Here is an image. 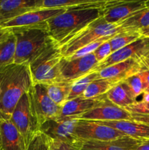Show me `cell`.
<instances>
[{
	"instance_id": "cell-1",
	"label": "cell",
	"mask_w": 149,
	"mask_h": 150,
	"mask_svg": "<svg viewBox=\"0 0 149 150\" xmlns=\"http://www.w3.org/2000/svg\"><path fill=\"white\" fill-rule=\"evenodd\" d=\"M33 85L28 63L0 67V114L10 120L18 102Z\"/></svg>"
},
{
	"instance_id": "cell-2",
	"label": "cell",
	"mask_w": 149,
	"mask_h": 150,
	"mask_svg": "<svg viewBox=\"0 0 149 150\" xmlns=\"http://www.w3.org/2000/svg\"><path fill=\"white\" fill-rule=\"evenodd\" d=\"M107 2L93 5L70 7L61 15L47 21L48 33L59 46L86 26L102 17V7Z\"/></svg>"
},
{
	"instance_id": "cell-3",
	"label": "cell",
	"mask_w": 149,
	"mask_h": 150,
	"mask_svg": "<svg viewBox=\"0 0 149 150\" xmlns=\"http://www.w3.org/2000/svg\"><path fill=\"white\" fill-rule=\"evenodd\" d=\"M15 37V64H29L53 42L48 33V24L8 29Z\"/></svg>"
},
{
	"instance_id": "cell-4",
	"label": "cell",
	"mask_w": 149,
	"mask_h": 150,
	"mask_svg": "<svg viewBox=\"0 0 149 150\" xmlns=\"http://www.w3.org/2000/svg\"><path fill=\"white\" fill-rule=\"evenodd\" d=\"M122 31L124 30L119 25L108 23L102 16L63 42L59 45L60 51L64 58H68L89 44L104 37L116 35Z\"/></svg>"
},
{
	"instance_id": "cell-5",
	"label": "cell",
	"mask_w": 149,
	"mask_h": 150,
	"mask_svg": "<svg viewBox=\"0 0 149 150\" xmlns=\"http://www.w3.org/2000/svg\"><path fill=\"white\" fill-rule=\"evenodd\" d=\"M63 56L59 46L53 42L29 63L33 84H49L61 81L59 66Z\"/></svg>"
},
{
	"instance_id": "cell-6",
	"label": "cell",
	"mask_w": 149,
	"mask_h": 150,
	"mask_svg": "<svg viewBox=\"0 0 149 150\" xmlns=\"http://www.w3.org/2000/svg\"><path fill=\"white\" fill-rule=\"evenodd\" d=\"M10 120L23 138L27 147L29 142L39 132V125L31 108L27 93L19 100Z\"/></svg>"
},
{
	"instance_id": "cell-7",
	"label": "cell",
	"mask_w": 149,
	"mask_h": 150,
	"mask_svg": "<svg viewBox=\"0 0 149 150\" xmlns=\"http://www.w3.org/2000/svg\"><path fill=\"white\" fill-rule=\"evenodd\" d=\"M31 108L40 127L48 120L59 117L61 107L56 104L48 95L44 84H33L27 92Z\"/></svg>"
},
{
	"instance_id": "cell-8",
	"label": "cell",
	"mask_w": 149,
	"mask_h": 150,
	"mask_svg": "<svg viewBox=\"0 0 149 150\" xmlns=\"http://www.w3.org/2000/svg\"><path fill=\"white\" fill-rule=\"evenodd\" d=\"M80 118L77 117H58L48 120L39 127V131L51 140L59 141L80 146L81 142L74 136L76 124Z\"/></svg>"
},
{
	"instance_id": "cell-9",
	"label": "cell",
	"mask_w": 149,
	"mask_h": 150,
	"mask_svg": "<svg viewBox=\"0 0 149 150\" xmlns=\"http://www.w3.org/2000/svg\"><path fill=\"white\" fill-rule=\"evenodd\" d=\"M74 136L80 142H104L124 137L121 132L95 121L79 119L74 127Z\"/></svg>"
},
{
	"instance_id": "cell-10",
	"label": "cell",
	"mask_w": 149,
	"mask_h": 150,
	"mask_svg": "<svg viewBox=\"0 0 149 150\" xmlns=\"http://www.w3.org/2000/svg\"><path fill=\"white\" fill-rule=\"evenodd\" d=\"M98 64L93 53L77 59L63 57L59 66L61 80L72 83L93 71Z\"/></svg>"
},
{
	"instance_id": "cell-11",
	"label": "cell",
	"mask_w": 149,
	"mask_h": 150,
	"mask_svg": "<svg viewBox=\"0 0 149 150\" xmlns=\"http://www.w3.org/2000/svg\"><path fill=\"white\" fill-rule=\"evenodd\" d=\"M143 0H107L102 7V18L106 22L118 24L120 22L145 6Z\"/></svg>"
},
{
	"instance_id": "cell-12",
	"label": "cell",
	"mask_w": 149,
	"mask_h": 150,
	"mask_svg": "<svg viewBox=\"0 0 149 150\" xmlns=\"http://www.w3.org/2000/svg\"><path fill=\"white\" fill-rule=\"evenodd\" d=\"M67 8H55V9H45L41 8L38 10L26 13L25 14L16 17L12 20L6 21L0 24L2 29H8L14 28L26 27L33 26L37 25L46 23L50 19L55 18L64 13Z\"/></svg>"
},
{
	"instance_id": "cell-13",
	"label": "cell",
	"mask_w": 149,
	"mask_h": 150,
	"mask_svg": "<svg viewBox=\"0 0 149 150\" xmlns=\"http://www.w3.org/2000/svg\"><path fill=\"white\" fill-rule=\"evenodd\" d=\"M80 119L95 122L131 120V115L124 108L110 102L105 95L97 105L83 114Z\"/></svg>"
},
{
	"instance_id": "cell-14",
	"label": "cell",
	"mask_w": 149,
	"mask_h": 150,
	"mask_svg": "<svg viewBox=\"0 0 149 150\" xmlns=\"http://www.w3.org/2000/svg\"><path fill=\"white\" fill-rule=\"evenodd\" d=\"M144 70H146L138 60L129 59L102 69L99 71V76L115 85Z\"/></svg>"
},
{
	"instance_id": "cell-15",
	"label": "cell",
	"mask_w": 149,
	"mask_h": 150,
	"mask_svg": "<svg viewBox=\"0 0 149 150\" xmlns=\"http://www.w3.org/2000/svg\"><path fill=\"white\" fill-rule=\"evenodd\" d=\"M148 51H149V38L142 37L132 43L111 54L106 59L99 63L93 71L99 72L105 67L129 59L138 60Z\"/></svg>"
},
{
	"instance_id": "cell-16",
	"label": "cell",
	"mask_w": 149,
	"mask_h": 150,
	"mask_svg": "<svg viewBox=\"0 0 149 150\" xmlns=\"http://www.w3.org/2000/svg\"><path fill=\"white\" fill-rule=\"evenodd\" d=\"M42 0H0V24L42 8Z\"/></svg>"
},
{
	"instance_id": "cell-17",
	"label": "cell",
	"mask_w": 149,
	"mask_h": 150,
	"mask_svg": "<svg viewBox=\"0 0 149 150\" xmlns=\"http://www.w3.org/2000/svg\"><path fill=\"white\" fill-rule=\"evenodd\" d=\"M97 122L112 127L125 136L137 140L145 141L149 139V126L134 120H117Z\"/></svg>"
},
{
	"instance_id": "cell-18",
	"label": "cell",
	"mask_w": 149,
	"mask_h": 150,
	"mask_svg": "<svg viewBox=\"0 0 149 150\" xmlns=\"http://www.w3.org/2000/svg\"><path fill=\"white\" fill-rule=\"evenodd\" d=\"M1 150H26L24 141L10 120L0 119Z\"/></svg>"
},
{
	"instance_id": "cell-19",
	"label": "cell",
	"mask_w": 149,
	"mask_h": 150,
	"mask_svg": "<svg viewBox=\"0 0 149 150\" xmlns=\"http://www.w3.org/2000/svg\"><path fill=\"white\" fill-rule=\"evenodd\" d=\"M142 142L128 136L104 142H83L80 150H134Z\"/></svg>"
},
{
	"instance_id": "cell-20",
	"label": "cell",
	"mask_w": 149,
	"mask_h": 150,
	"mask_svg": "<svg viewBox=\"0 0 149 150\" xmlns=\"http://www.w3.org/2000/svg\"><path fill=\"white\" fill-rule=\"evenodd\" d=\"M106 95L96 98L87 99L78 97L74 99L67 100L61 106L58 117H77L80 118L83 114L94 108L101 102Z\"/></svg>"
},
{
	"instance_id": "cell-21",
	"label": "cell",
	"mask_w": 149,
	"mask_h": 150,
	"mask_svg": "<svg viewBox=\"0 0 149 150\" xmlns=\"http://www.w3.org/2000/svg\"><path fill=\"white\" fill-rule=\"evenodd\" d=\"M106 96L110 102L122 108H127L137 101L125 81L114 85L108 91Z\"/></svg>"
},
{
	"instance_id": "cell-22",
	"label": "cell",
	"mask_w": 149,
	"mask_h": 150,
	"mask_svg": "<svg viewBox=\"0 0 149 150\" xmlns=\"http://www.w3.org/2000/svg\"><path fill=\"white\" fill-rule=\"evenodd\" d=\"M120 27L125 31H140L149 27V0L146 1L145 6L129 16L118 23Z\"/></svg>"
},
{
	"instance_id": "cell-23",
	"label": "cell",
	"mask_w": 149,
	"mask_h": 150,
	"mask_svg": "<svg viewBox=\"0 0 149 150\" xmlns=\"http://www.w3.org/2000/svg\"><path fill=\"white\" fill-rule=\"evenodd\" d=\"M16 40L14 34L7 30L0 38V67L14 63Z\"/></svg>"
},
{
	"instance_id": "cell-24",
	"label": "cell",
	"mask_w": 149,
	"mask_h": 150,
	"mask_svg": "<svg viewBox=\"0 0 149 150\" xmlns=\"http://www.w3.org/2000/svg\"><path fill=\"white\" fill-rule=\"evenodd\" d=\"M72 84V82L58 81L44 85L46 87L47 92L51 100L56 104L61 107L67 101Z\"/></svg>"
},
{
	"instance_id": "cell-25",
	"label": "cell",
	"mask_w": 149,
	"mask_h": 150,
	"mask_svg": "<svg viewBox=\"0 0 149 150\" xmlns=\"http://www.w3.org/2000/svg\"><path fill=\"white\" fill-rule=\"evenodd\" d=\"M105 0H42V8H70L80 6L99 4Z\"/></svg>"
},
{
	"instance_id": "cell-26",
	"label": "cell",
	"mask_w": 149,
	"mask_h": 150,
	"mask_svg": "<svg viewBox=\"0 0 149 150\" xmlns=\"http://www.w3.org/2000/svg\"><path fill=\"white\" fill-rule=\"evenodd\" d=\"M142 38L140 32L135 31H122L116 34L109 40L112 53L118 51L121 48L132 43L137 40Z\"/></svg>"
},
{
	"instance_id": "cell-27",
	"label": "cell",
	"mask_w": 149,
	"mask_h": 150,
	"mask_svg": "<svg viewBox=\"0 0 149 150\" xmlns=\"http://www.w3.org/2000/svg\"><path fill=\"white\" fill-rule=\"evenodd\" d=\"M114 85L112 83L106 79L98 78L90 83V84L83 92L82 97L87 99L98 98L102 95H106L108 91Z\"/></svg>"
},
{
	"instance_id": "cell-28",
	"label": "cell",
	"mask_w": 149,
	"mask_h": 150,
	"mask_svg": "<svg viewBox=\"0 0 149 150\" xmlns=\"http://www.w3.org/2000/svg\"><path fill=\"white\" fill-rule=\"evenodd\" d=\"M98 78H99V72L92 71L86 76L72 82L71 90H70L67 100L81 97L86 88L90 84V83H91L93 80L98 79Z\"/></svg>"
},
{
	"instance_id": "cell-29",
	"label": "cell",
	"mask_w": 149,
	"mask_h": 150,
	"mask_svg": "<svg viewBox=\"0 0 149 150\" xmlns=\"http://www.w3.org/2000/svg\"><path fill=\"white\" fill-rule=\"evenodd\" d=\"M124 81L128 85L131 93L136 99L145 92V83L141 73L131 76Z\"/></svg>"
},
{
	"instance_id": "cell-30",
	"label": "cell",
	"mask_w": 149,
	"mask_h": 150,
	"mask_svg": "<svg viewBox=\"0 0 149 150\" xmlns=\"http://www.w3.org/2000/svg\"><path fill=\"white\" fill-rule=\"evenodd\" d=\"M115 35H110V36H106L104 37V38H100V39L94 41V42H91V43L89 44L86 46L83 47V48L80 49L79 51H77V52L74 53L72 56L68 57V59H77V58H80V57H85V56L88 55V54H92L95 51V50L96 48H99L102 44H103L104 42H107V41L110 40L111 38L113 36H115Z\"/></svg>"
},
{
	"instance_id": "cell-31",
	"label": "cell",
	"mask_w": 149,
	"mask_h": 150,
	"mask_svg": "<svg viewBox=\"0 0 149 150\" xmlns=\"http://www.w3.org/2000/svg\"><path fill=\"white\" fill-rule=\"evenodd\" d=\"M26 150H51L49 139L39 131L29 142Z\"/></svg>"
},
{
	"instance_id": "cell-32",
	"label": "cell",
	"mask_w": 149,
	"mask_h": 150,
	"mask_svg": "<svg viewBox=\"0 0 149 150\" xmlns=\"http://www.w3.org/2000/svg\"><path fill=\"white\" fill-rule=\"evenodd\" d=\"M124 109L128 111L131 115L149 116V103L137 100L134 104L127 107Z\"/></svg>"
},
{
	"instance_id": "cell-33",
	"label": "cell",
	"mask_w": 149,
	"mask_h": 150,
	"mask_svg": "<svg viewBox=\"0 0 149 150\" xmlns=\"http://www.w3.org/2000/svg\"><path fill=\"white\" fill-rule=\"evenodd\" d=\"M93 54H94L95 58H96V59L97 60L99 63H101L104 60L106 59L112 54L111 46L109 42V40L102 44L99 48L95 50V51Z\"/></svg>"
},
{
	"instance_id": "cell-34",
	"label": "cell",
	"mask_w": 149,
	"mask_h": 150,
	"mask_svg": "<svg viewBox=\"0 0 149 150\" xmlns=\"http://www.w3.org/2000/svg\"><path fill=\"white\" fill-rule=\"evenodd\" d=\"M49 143L51 150H80V146L66 142L49 139Z\"/></svg>"
},
{
	"instance_id": "cell-35",
	"label": "cell",
	"mask_w": 149,
	"mask_h": 150,
	"mask_svg": "<svg viewBox=\"0 0 149 150\" xmlns=\"http://www.w3.org/2000/svg\"><path fill=\"white\" fill-rule=\"evenodd\" d=\"M140 64L143 65L145 70H149V51H148L145 54H143L138 59Z\"/></svg>"
},
{
	"instance_id": "cell-36",
	"label": "cell",
	"mask_w": 149,
	"mask_h": 150,
	"mask_svg": "<svg viewBox=\"0 0 149 150\" xmlns=\"http://www.w3.org/2000/svg\"><path fill=\"white\" fill-rule=\"evenodd\" d=\"M131 120L143 123V124H145L149 126V116L131 115Z\"/></svg>"
},
{
	"instance_id": "cell-37",
	"label": "cell",
	"mask_w": 149,
	"mask_h": 150,
	"mask_svg": "<svg viewBox=\"0 0 149 150\" xmlns=\"http://www.w3.org/2000/svg\"><path fill=\"white\" fill-rule=\"evenodd\" d=\"M143 81L145 83V92H149V70L141 72Z\"/></svg>"
},
{
	"instance_id": "cell-38",
	"label": "cell",
	"mask_w": 149,
	"mask_h": 150,
	"mask_svg": "<svg viewBox=\"0 0 149 150\" xmlns=\"http://www.w3.org/2000/svg\"><path fill=\"white\" fill-rule=\"evenodd\" d=\"M134 150H149V139L143 141Z\"/></svg>"
},
{
	"instance_id": "cell-39",
	"label": "cell",
	"mask_w": 149,
	"mask_h": 150,
	"mask_svg": "<svg viewBox=\"0 0 149 150\" xmlns=\"http://www.w3.org/2000/svg\"><path fill=\"white\" fill-rule=\"evenodd\" d=\"M140 34L141 35L142 37H143V38H149V27L147 28V29H143V30L140 31Z\"/></svg>"
},
{
	"instance_id": "cell-40",
	"label": "cell",
	"mask_w": 149,
	"mask_h": 150,
	"mask_svg": "<svg viewBox=\"0 0 149 150\" xmlns=\"http://www.w3.org/2000/svg\"><path fill=\"white\" fill-rule=\"evenodd\" d=\"M143 102L145 103H149V92H144L143 94V99L142 100Z\"/></svg>"
},
{
	"instance_id": "cell-41",
	"label": "cell",
	"mask_w": 149,
	"mask_h": 150,
	"mask_svg": "<svg viewBox=\"0 0 149 150\" xmlns=\"http://www.w3.org/2000/svg\"><path fill=\"white\" fill-rule=\"evenodd\" d=\"M6 32H7V30H6V29H2V28L0 26V38H1V37H2L3 35L6 33Z\"/></svg>"
},
{
	"instance_id": "cell-42",
	"label": "cell",
	"mask_w": 149,
	"mask_h": 150,
	"mask_svg": "<svg viewBox=\"0 0 149 150\" xmlns=\"http://www.w3.org/2000/svg\"><path fill=\"white\" fill-rule=\"evenodd\" d=\"M0 119H2V117H1V114H0Z\"/></svg>"
},
{
	"instance_id": "cell-43",
	"label": "cell",
	"mask_w": 149,
	"mask_h": 150,
	"mask_svg": "<svg viewBox=\"0 0 149 150\" xmlns=\"http://www.w3.org/2000/svg\"><path fill=\"white\" fill-rule=\"evenodd\" d=\"M0 150H1V146H0Z\"/></svg>"
}]
</instances>
